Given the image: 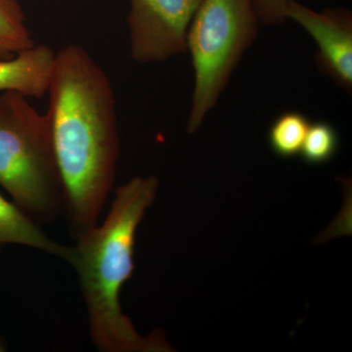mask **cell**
Segmentation results:
<instances>
[{"instance_id":"8","label":"cell","mask_w":352,"mask_h":352,"mask_svg":"<svg viewBox=\"0 0 352 352\" xmlns=\"http://www.w3.org/2000/svg\"><path fill=\"white\" fill-rule=\"evenodd\" d=\"M7 245L34 248L71 264L75 259L74 247L51 239L22 208L0 194V250Z\"/></svg>"},{"instance_id":"7","label":"cell","mask_w":352,"mask_h":352,"mask_svg":"<svg viewBox=\"0 0 352 352\" xmlns=\"http://www.w3.org/2000/svg\"><path fill=\"white\" fill-rule=\"evenodd\" d=\"M56 52L45 44H34L13 57L0 59V94L18 92L27 98L47 94Z\"/></svg>"},{"instance_id":"12","label":"cell","mask_w":352,"mask_h":352,"mask_svg":"<svg viewBox=\"0 0 352 352\" xmlns=\"http://www.w3.org/2000/svg\"><path fill=\"white\" fill-rule=\"evenodd\" d=\"M289 0H254L259 23L264 25L282 24L286 18Z\"/></svg>"},{"instance_id":"5","label":"cell","mask_w":352,"mask_h":352,"mask_svg":"<svg viewBox=\"0 0 352 352\" xmlns=\"http://www.w3.org/2000/svg\"><path fill=\"white\" fill-rule=\"evenodd\" d=\"M204 0H131L132 59L163 62L187 51V34Z\"/></svg>"},{"instance_id":"10","label":"cell","mask_w":352,"mask_h":352,"mask_svg":"<svg viewBox=\"0 0 352 352\" xmlns=\"http://www.w3.org/2000/svg\"><path fill=\"white\" fill-rule=\"evenodd\" d=\"M17 0H0V59H7L34 45Z\"/></svg>"},{"instance_id":"6","label":"cell","mask_w":352,"mask_h":352,"mask_svg":"<svg viewBox=\"0 0 352 352\" xmlns=\"http://www.w3.org/2000/svg\"><path fill=\"white\" fill-rule=\"evenodd\" d=\"M286 18L296 21L314 39L319 71L330 76L347 94L352 90V14L344 8L315 12L289 0Z\"/></svg>"},{"instance_id":"2","label":"cell","mask_w":352,"mask_h":352,"mask_svg":"<svg viewBox=\"0 0 352 352\" xmlns=\"http://www.w3.org/2000/svg\"><path fill=\"white\" fill-rule=\"evenodd\" d=\"M157 187L155 176L134 177L118 187L103 223L76 240L72 265L78 272L90 338L99 351H170L161 333L139 335L120 300L122 287L134 271L136 232Z\"/></svg>"},{"instance_id":"1","label":"cell","mask_w":352,"mask_h":352,"mask_svg":"<svg viewBox=\"0 0 352 352\" xmlns=\"http://www.w3.org/2000/svg\"><path fill=\"white\" fill-rule=\"evenodd\" d=\"M47 117L62 187V210L76 240L98 224L120 156L112 83L82 46L56 52Z\"/></svg>"},{"instance_id":"3","label":"cell","mask_w":352,"mask_h":352,"mask_svg":"<svg viewBox=\"0 0 352 352\" xmlns=\"http://www.w3.org/2000/svg\"><path fill=\"white\" fill-rule=\"evenodd\" d=\"M0 185L38 226L62 210L50 124L18 92L0 94Z\"/></svg>"},{"instance_id":"11","label":"cell","mask_w":352,"mask_h":352,"mask_svg":"<svg viewBox=\"0 0 352 352\" xmlns=\"http://www.w3.org/2000/svg\"><path fill=\"white\" fill-rule=\"evenodd\" d=\"M339 144V134L332 124L315 122L310 124L300 154L308 164H325L335 156Z\"/></svg>"},{"instance_id":"9","label":"cell","mask_w":352,"mask_h":352,"mask_svg":"<svg viewBox=\"0 0 352 352\" xmlns=\"http://www.w3.org/2000/svg\"><path fill=\"white\" fill-rule=\"evenodd\" d=\"M309 126V120L305 113L296 111L281 113L268 131L271 150L284 159L298 156Z\"/></svg>"},{"instance_id":"4","label":"cell","mask_w":352,"mask_h":352,"mask_svg":"<svg viewBox=\"0 0 352 352\" xmlns=\"http://www.w3.org/2000/svg\"><path fill=\"white\" fill-rule=\"evenodd\" d=\"M254 0H204L187 34L195 72L188 131L200 127L217 105L234 69L258 34Z\"/></svg>"},{"instance_id":"13","label":"cell","mask_w":352,"mask_h":352,"mask_svg":"<svg viewBox=\"0 0 352 352\" xmlns=\"http://www.w3.org/2000/svg\"><path fill=\"white\" fill-rule=\"evenodd\" d=\"M7 351V344L6 340L0 336V352H3Z\"/></svg>"}]
</instances>
